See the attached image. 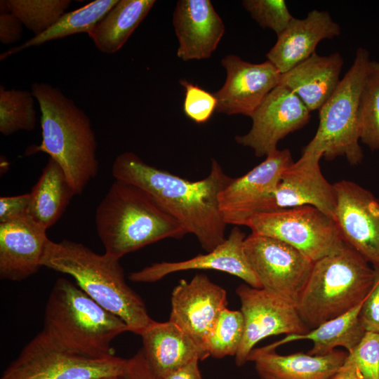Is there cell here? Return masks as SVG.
<instances>
[{"label":"cell","instance_id":"d6986e66","mask_svg":"<svg viewBox=\"0 0 379 379\" xmlns=\"http://www.w3.org/2000/svg\"><path fill=\"white\" fill-rule=\"evenodd\" d=\"M173 24L177 56L184 61L209 58L225 33L222 20L209 0L178 1Z\"/></svg>","mask_w":379,"mask_h":379},{"label":"cell","instance_id":"1f68e13d","mask_svg":"<svg viewBox=\"0 0 379 379\" xmlns=\"http://www.w3.org/2000/svg\"><path fill=\"white\" fill-rule=\"evenodd\" d=\"M244 333V319L241 310H230L227 307L221 312L207 335L204 347L209 356L217 359L235 357Z\"/></svg>","mask_w":379,"mask_h":379},{"label":"cell","instance_id":"3957f363","mask_svg":"<svg viewBox=\"0 0 379 379\" xmlns=\"http://www.w3.org/2000/svg\"><path fill=\"white\" fill-rule=\"evenodd\" d=\"M31 92L41 110L42 141L27 154L44 152L61 166L75 194L97 175V141L89 117L59 88L34 82Z\"/></svg>","mask_w":379,"mask_h":379},{"label":"cell","instance_id":"e0dca14e","mask_svg":"<svg viewBox=\"0 0 379 379\" xmlns=\"http://www.w3.org/2000/svg\"><path fill=\"white\" fill-rule=\"evenodd\" d=\"M322 157L321 152L302 149L300 159L284 169L275 194L279 209L308 205L334 219L336 194L322 174Z\"/></svg>","mask_w":379,"mask_h":379},{"label":"cell","instance_id":"7c38bea8","mask_svg":"<svg viewBox=\"0 0 379 379\" xmlns=\"http://www.w3.org/2000/svg\"><path fill=\"white\" fill-rule=\"evenodd\" d=\"M244 319V333L235 364L243 366L261 340L279 334H305L310 330L296 306L263 288L241 284L236 289Z\"/></svg>","mask_w":379,"mask_h":379},{"label":"cell","instance_id":"4fadbf2b","mask_svg":"<svg viewBox=\"0 0 379 379\" xmlns=\"http://www.w3.org/2000/svg\"><path fill=\"white\" fill-rule=\"evenodd\" d=\"M334 219L346 244L379 269V199L352 181L333 184Z\"/></svg>","mask_w":379,"mask_h":379},{"label":"cell","instance_id":"836d02e7","mask_svg":"<svg viewBox=\"0 0 379 379\" xmlns=\"http://www.w3.org/2000/svg\"><path fill=\"white\" fill-rule=\"evenodd\" d=\"M185 89L183 111L193 121L206 122L216 110L217 100L213 93L185 79L180 81Z\"/></svg>","mask_w":379,"mask_h":379},{"label":"cell","instance_id":"5b68a950","mask_svg":"<svg viewBox=\"0 0 379 379\" xmlns=\"http://www.w3.org/2000/svg\"><path fill=\"white\" fill-rule=\"evenodd\" d=\"M105 253L119 260L160 240L182 239L187 232L145 190L115 180L95 213Z\"/></svg>","mask_w":379,"mask_h":379},{"label":"cell","instance_id":"30bf717a","mask_svg":"<svg viewBox=\"0 0 379 379\" xmlns=\"http://www.w3.org/2000/svg\"><path fill=\"white\" fill-rule=\"evenodd\" d=\"M244 248L261 288L297 307L314 262L282 241L253 232Z\"/></svg>","mask_w":379,"mask_h":379},{"label":"cell","instance_id":"52a82bcc","mask_svg":"<svg viewBox=\"0 0 379 379\" xmlns=\"http://www.w3.org/2000/svg\"><path fill=\"white\" fill-rule=\"evenodd\" d=\"M370 61L368 52L359 48L352 66L319 109L317 132L303 149L321 152L328 161L344 157L351 165L361 162L364 154L359 145V103Z\"/></svg>","mask_w":379,"mask_h":379},{"label":"cell","instance_id":"74e56055","mask_svg":"<svg viewBox=\"0 0 379 379\" xmlns=\"http://www.w3.org/2000/svg\"><path fill=\"white\" fill-rule=\"evenodd\" d=\"M116 379L158 378L152 371L141 349L132 357L126 359L122 371Z\"/></svg>","mask_w":379,"mask_h":379},{"label":"cell","instance_id":"e575fe53","mask_svg":"<svg viewBox=\"0 0 379 379\" xmlns=\"http://www.w3.org/2000/svg\"><path fill=\"white\" fill-rule=\"evenodd\" d=\"M348 355L364 379H379V334L366 332L361 342Z\"/></svg>","mask_w":379,"mask_h":379},{"label":"cell","instance_id":"f1b7e54d","mask_svg":"<svg viewBox=\"0 0 379 379\" xmlns=\"http://www.w3.org/2000/svg\"><path fill=\"white\" fill-rule=\"evenodd\" d=\"M32 92L0 86V132L10 135L35 128L36 117Z\"/></svg>","mask_w":379,"mask_h":379},{"label":"cell","instance_id":"4316f807","mask_svg":"<svg viewBox=\"0 0 379 379\" xmlns=\"http://www.w3.org/2000/svg\"><path fill=\"white\" fill-rule=\"evenodd\" d=\"M155 3L154 0H119L88 35L100 52L113 54L122 48Z\"/></svg>","mask_w":379,"mask_h":379},{"label":"cell","instance_id":"b9f144b4","mask_svg":"<svg viewBox=\"0 0 379 379\" xmlns=\"http://www.w3.org/2000/svg\"><path fill=\"white\" fill-rule=\"evenodd\" d=\"M11 13L8 5L7 0L0 1V14H6Z\"/></svg>","mask_w":379,"mask_h":379},{"label":"cell","instance_id":"ffe728a7","mask_svg":"<svg viewBox=\"0 0 379 379\" xmlns=\"http://www.w3.org/2000/svg\"><path fill=\"white\" fill-rule=\"evenodd\" d=\"M29 215L0 223V278L20 281L38 272L48 241Z\"/></svg>","mask_w":379,"mask_h":379},{"label":"cell","instance_id":"6da1fadb","mask_svg":"<svg viewBox=\"0 0 379 379\" xmlns=\"http://www.w3.org/2000/svg\"><path fill=\"white\" fill-rule=\"evenodd\" d=\"M115 180L135 185L148 192L187 232L194 234L203 249L210 252L225 239V222L218 195L231 182L215 159L209 174L190 181L149 165L133 152L119 154L112 165Z\"/></svg>","mask_w":379,"mask_h":379},{"label":"cell","instance_id":"ab89813d","mask_svg":"<svg viewBox=\"0 0 379 379\" xmlns=\"http://www.w3.org/2000/svg\"><path fill=\"white\" fill-rule=\"evenodd\" d=\"M199 361V360H194L159 379H202Z\"/></svg>","mask_w":379,"mask_h":379},{"label":"cell","instance_id":"ac0fdd59","mask_svg":"<svg viewBox=\"0 0 379 379\" xmlns=\"http://www.w3.org/2000/svg\"><path fill=\"white\" fill-rule=\"evenodd\" d=\"M246 237L245 233L236 226L221 244L206 254H199L184 261L153 263L131 273L129 279L135 282H154L177 272L214 270L236 276L253 288H262L245 255L244 243Z\"/></svg>","mask_w":379,"mask_h":379},{"label":"cell","instance_id":"8d00e7d4","mask_svg":"<svg viewBox=\"0 0 379 379\" xmlns=\"http://www.w3.org/2000/svg\"><path fill=\"white\" fill-rule=\"evenodd\" d=\"M30 193L0 197V223L29 215Z\"/></svg>","mask_w":379,"mask_h":379},{"label":"cell","instance_id":"d6a6232c","mask_svg":"<svg viewBox=\"0 0 379 379\" xmlns=\"http://www.w3.org/2000/svg\"><path fill=\"white\" fill-rule=\"evenodd\" d=\"M244 8L262 28L281 34L294 18L284 0H244Z\"/></svg>","mask_w":379,"mask_h":379},{"label":"cell","instance_id":"d4e9b609","mask_svg":"<svg viewBox=\"0 0 379 379\" xmlns=\"http://www.w3.org/2000/svg\"><path fill=\"white\" fill-rule=\"evenodd\" d=\"M361 304L344 314L324 322L305 334L287 335L281 340L260 348L265 351H272L288 343L310 340L313 342V347L307 352L310 355H326L337 347H343L347 352H350L366 333L359 318Z\"/></svg>","mask_w":379,"mask_h":379},{"label":"cell","instance_id":"9a60e30c","mask_svg":"<svg viewBox=\"0 0 379 379\" xmlns=\"http://www.w3.org/2000/svg\"><path fill=\"white\" fill-rule=\"evenodd\" d=\"M227 77L213 94L216 111L251 117L268 94L279 84L281 73L269 60L255 64L230 54L221 60Z\"/></svg>","mask_w":379,"mask_h":379},{"label":"cell","instance_id":"60d3db41","mask_svg":"<svg viewBox=\"0 0 379 379\" xmlns=\"http://www.w3.org/2000/svg\"><path fill=\"white\" fill-rule=\"evenodd\" d=\"M330 379H364L356 364L347 357L339 370Z\"/></svg>","mask_w":379,"mask_h":379},{"label":"cell","instance_id":"8992f818","mask_svg":"<svg viewBox=\"0 0 379 379\" xmlns=\"http://www.w3.org/2000/svg\"><path fill=\"white\" fill-rule=\"evenodd\" d=\"M378 272L347 244L339 253L314 262L296 307L302 321L312 330L359 305Z\"/></svg>","mask_w":379,"mask_h":379},{"label":"cell","instance_id":"2e32d148","mask_svg":"<svg viewBox=\"0 0 379 379\" xmlns=\"http://www.w3.org/2000/svg\"><path fill=\"white\" fill-rule=\"evenodd\" d=\"M227 303L222 287L206 274H197L189 282L181 279L173 288L169 321L204 347L207 335Z\"/></svg>","mask_w":379,"mask_h":379},{"label":"cell","instance_id":"7402d4cb","mask_svg":"<svg viewBox=\"0 0 379 379\" xmlns=\"http://www.w3.org/2000/svg\"><path fill=\"white\" fill-rule=\"evenodd\" d=\"M142 352L158 379L194 360L209 354L191 336L171 321H154L140 335Z\"/></svg>","mask_w":379,"mask_h":379},{"label":"cell","instance_id":"7bdbcfd3","mask_svg":"<svg viewBox=\"0 0 379 379\" xmlns=\"http://www.w3.org/2000/svg\"><path fill=\"white\" fill-rule=\"evenodd\" d=\"M117 377H109V378H105L102 379H116Z\"/></svg>","mask_w":379,"mask_h":379},{"label":"cell","instance_id":"277c9868","mask_svg":"<svg viewBox=\"0 0 379 379\" xmlns=\"http://www.w3.org/2000/svg\"><path fill=\"white\" fill-rule=\"evenodd\" d=\"M129 331L126 324L104 309L78 286L65 278L55 282L39 332L64 351L92 358L114 355L112 341Z\"/></svg>","mask_w":379,"mask_h":379},{"label":"cell","instance_id":"d590c367","mask_svg":"<svg viewBox=\"0 0 379 379\" xmlns=\"http://www.w3.org/2000/svg\"><path fill=\"white\" fill-rule=\"evenodd\" d=\"M359 318L366 332L379 334V272L373 288L361 304Z\"/></svg>","mask_w":379,"mask_h":379},{"label":"cell","instance_id":"4dcf8cb0","mask_svg":"<svg viewBox=\"0 0 379 379\" xmlns=\"http://www.w3.org/2000/svg\"><path fill=\"white\" fill-rule=\"evenodd\" d=\"M10 12L38 36L50 29L65 13L70 0H7Z\"/></svg>","mask_w":379,"mask_h":379},{"label":"cell","instance_id":"7a4b0ae2","mask_svg":"<svg viewBox=\"0 0 379 379\" xmlns=\"http://www.w3.org/2000/svg\"><path fill=\"white\" fill-rule=\"evenodd\" d=\"M41 264L72 276L91 298L122 319L130 332L140 335L154 321L142 298L126 282L119 260L105 253L98 254L81 243L48 239Z\"/></svg>","mask_w":379,"mask_h":379},{"label":"cell","instance_id":"cb8c5ba5","mask_svg":"<svg viewBox=\"0 0 379 379\" xmlns=\"http://www.w3.org/2000/svg\"><path fill=\"white\" fill-rule=\"evenodd\" d=\"M348 352L334 350L319 356L303 352L281 355L254 348L248 361L255 363L260 379H330L343 366Z\"/></svg>","mask_w":379,"mask_h":379},{"label":"cell","instance_id":"f35d334b","mask_svg":"<svg viewBox=\"0 0 379 379\" xmlns=\"http://www.w3.org/2000/svg\"><path fill=\"white\" fill-rule=\"evenodd\" d=\"M23 24L13 13L0 14V41L8 45L18 41L22 34Z\"/></svg>","mask_w":379,"mask_h":379},{"label":"cell","instance_id":"ba28073f","mask_svg":"<svg viewBox=\"0 0 379 379\" xmlns=\"http://www.w3.org/2000/svg\"><path fill=\"white\" fill-rule=\"evenodd\" d=\"M246 226L253 233L289 244L313 262L339 253L346 245L335 220L308 205L257 214Z\"/></svg>","mask_w":379,"mask_h":379},{"label":"cell","instance_id":"5bb4252c","mask_svg":"<svg viewBox=\"0 0 379 379\" xmlns=\"http://www.w3.org/2000/svg\"><path fill=\"white\" fill-rule=\"evenodd\" d=\"M310 112L291 89L279 84L251 117L249 131L235 140L251 148L258 157L267 156L277 149L281 140L309 122Z\"/></svg>","mask_w":379,"mask_h":379},{"label":"cell","instance_id":"484cf974","mask_svg":"<svg viewBox=\"0 0 379 379\" xmlns=\"http://www.w3.org/2000/svg\"><path fill=\"white\" fill-rule=\"evenodd\" d=\"M74 195L64 171L49 157L30 192L29 215L47 230L60 219Z\"/></svg>","mask_w":379,"mask_h":379},{"label":"cell","instance_id":"603a6c76","mask_svg":"<svg viewBox=\"0 0 379 379\" xmlns=\"http://www.w3.org/2000/svg\"><path fill=\"white\" fill-rule=\"evenodd\" d=\"M343 65L339 53L321 56L315 52L281 74L279 84L291 89L310 112L319 110L338 86Z\"/></svg>","mask_w":379,"mask_h":379},{"label":"cell","instance_id":"f546056e","mask_svg":"<svg viewBox=\"0 0 379 379\" xmlns=\"http://www.w3.org/2000/svg\"><path fill=\"white\" fill-rule=\"evenodd\" d=\"M361 141L371 150L379 149V62L371 60L359 103Z\"/></svg>","mask_w":379,"mask_h":379},{"label":"cell","instance_id":"9c48e42d","mask_svg":"<svg viewBox=\"0 0 379 379\" xmlns=\"http://www.w3.org/2000/svg\"><path fill=\"white\" fill-rule=\"evenodd\" d=\"M126 359L92 358L51 344L40 333L21 350L0 379H102L117 377Z\"/></svg>","mask_w":379,"mask_h":379},{"label":"cell","instance_id":"8fae6325","mask_svg":"<svg viewBox=\"0 0 379 379\" xmlns=\"http://www.w3.org/2000/svg\"><path fill=\"white\" fill-rule=\"evenodd\" d=\"M293 161L288 149H277L244 175L232 178L218 195L225 222L246 226L254 215L278 210L277 187L283 171Z\"/></svg>","mask_w":379,"mask_h":379},{"label":"cell","instance_id":"83f0119b","mask_svg":"<svg viewBox=\"0 0 379 379\" xmlns=\"http://www.w3.org/2000/svg\"><path fill=\"white\" fill-rule=\"evenodd\" d=\"M119 0H95L69 13H65L50 29L34 36L20 46L13 47L0 56L7 57L32 46H38L53 40L79 33H88L95 24L111 10Z\"/></svg>","mask_w":379,"mask_h":379},{"label":"cell","instance_id":"44dd1931","mask_svg":"<svg viewBox=\"0 0 379 379\" xmlns=\"http://www.w3.org/2000/svg\"><path fill=\"white\" fill-rule=\"evenodd\" d=\"M340 34V27L328 12L312 10L304 18L292 20L266 57L283 74L315 53L321 41Z\"/></svg>","mask_w":379,"mask_h":379}]
</instances>
